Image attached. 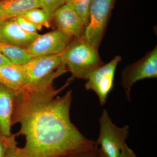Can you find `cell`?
<instances>
[{"mask_svg": "<svg viewBox=\"0 0 157 157\" xmlns=\"http://www.w3.org/2000/svg\"><path fill=\"white\" fill-rule=\"evenodd\" d=\"M157 77V46L137 61L126 67L121 74V84L126 98L131 101L130 93L133 85L145 78Z\"/></svg>", "mask_w": 157, "mask_h": 157, "instance_id": "obj_5", "label": "cell"}, {"mask_svg": "<svg viewBox=\"0 0 157 157\" xmlns=\"http://www.w3.org/2000/svg\"><path fill=\"white\" fill-rule=\"evenodd\" d=\"M121 60V57L116 56L109 63L98 67L90 73L85 84L86 89L97 94L101 106L106 104L113 88L116 70Z\"/></svg>", "mask_w": 157, "mask_h": 157, "instance_id": "obj_6", "label": "cell"}, {"mask_svg": "<svg viewBox=\"0 0 157 157\" xmlns=\"http://www.w3.org/2000/svg\"><path fill=\"white\" fill-rule=\"evenodd\" d=\"M39 34L26 32L14 18L0 22V40L27 48Z\"/></svg>", "mask_w": 157, "mask_h": 157, "instance_id": "obj_10", "label": "cell"}, {"mask_svg": "<svg viewBox=\"0 0 157 157\" xmlns=\"http://www.w3.org/2000/svg\"><path fill=\"white\" fill-rule=\"evenodd\" d=\"M0 52L16 65L23 64L32 58L26 48L1 40Z\"/></svg>", "mask_w": 157, "mask_h": 157, "instance_id": "obj_14", "label": "cell"}, {"mask_svg": "<svg viewBox=\"0 0 157 157\" xmlns=\"http://www.w3.org/2000/svg\"><path fill=\"white\" fill-rule=\"evenodd\" d=\"M100 132L96 142L107 157H119L126 144L130 131L128 126L118 127L113 123L108 113L104 109L99 118Z\"/></svg>", "mask_w": 157, "mask_h": 157, "instance_id": "obj_3", "label": "cell"}, {"mask_svg": "<svg viewBox=\"0 0 157 157\" xmlns=\"http://www.w3.org/2000/svg\"><path fill=\"white\" fill-rule=\"evenodd\" d=\"M73 39L56 29L38 35L26 48L32 58L62 53Z\"/></svg>", "mask_w": 157, "mask_h": 157, "instance_id": "obj_7", "label": "cell"}, {"mask_svg": "<svg viewBox=\"0 0 157 157\" xmlns=\"http://www.w3.org/2000/svg\"><path fill=\"white\" fill-rule=\"evenodd\" d=\"M38 1L40 8L45 10L52 19L53 18L55 12L64 5L66 0H38Z\"/></svg>", "mask_w": 157, "mask_h": 157, "instance_id": "obj_17", "label": "cell"}, {"mask_svg": "<svg viewBox=\"0 0 157 157\" xmlns=\"http://www.w3.org/2000/svg\"><path fill=\"white\" fill-rule=\"evenodd\" d=\"M57 29L73 39L83 37L85 25L76 11L67 4L62 6L54 14Z\"/></svg>", "mask_w": 157, "mask_h": 157, "instance_id": "obj_9", "label": "cell"}, {"mask_svg": "<svg viewBox=\"0 0 157 157\" xmlns=\"http://www.w3.org/2000/svg\"><path fill=\"white\" fill-rule=\"evenodd\" d=\"M17 93L0 84V134L5 137L12 134V117Z\"/></svg>", "mask_w": 157, "mask_h": 157, "instance_id": "obj_11", "label": "cell"}, {"mask_svg": "<svg viewBox=\"0 0 157 157\" xmlns=\"http://www.w3.org/2000/svg\"><path fill=\"white\" fill-rule=\"evenodd\" d=\"M12 63L0 52V66L12 64Z\"/></svg>", "mask_w": 157, "mask_h": 157, "instance_id": "obj_23", "label": "cell"}, {"mask_svg": "<svg viewBox=\"0 0 157 157\" xmlns=\"http://www.w3.org/2000/svg\"><path fill=\"white\" fill-rule=\"evenodd\" d=\"M17 136L16 134H12L6 157H26L23 151L22 147L17 146V142L16 140Z\"/></svg>", "mask_w": 157, "mask_h": 157, "instance_id": "obj_20", "label": "cell"}, {"mask_svg": "<svg viewBox=\"0 0 157 157\" xmlns=\"http://www.w3.org/2000/svg\"><path fill=\"white\" fill-rule=\"evenodd\" d=\"M61 61L73 77L86 81L94 70L104 64L98 49L84 36L71 41L62 54Z\"/></svg>", "mask_w": 157, "mask_h": 157, "instance_id": "obj_2", "label": "cell"}, {"mask_svg": "<svg viewBox=\"0 0 157 157\" xmlns=\"http://www.w3.org/2000/svg\"><path fill=\"white\" fill-rule=\"evenodd\" d=\"M62 53L32 58L25 63L19 65L26 86L39 83L59 67L62 65Z\"/></svg>", "mask_w": 157, "mask_h": 157, "instance_id": "obj_8", "label": "cell"}, {"mask_svg": "<svg viewBox=\"0 0 157 157\" xmlns=\"http://www.w3.org/2000/svg\"><path fill=\"white\" fill-rule=\"evenodd\" d=\"M17 23L24 30L29 33H38V31L42 30L43 27L38 25L36 24L31 22L29 21L24 18L22 16H19L14 18Z\"/></svg>", "mask_w": 157, "mask_h": 157, "instance_id": "obj_19", "label": "cell"}, {"mask_svg": "<svg viewBox=\"0 0 157 157\" xmlns=\"http://www.w3.org/2000/svg\"><path fill=\"white\" fill-rule=\"evenodd\" d=\"M119 157H137V156L133 150L129 148L126 144L122 148Z\"/></svg>", "mask_w": 157, "mask_h": 157, "instance_id": "obj_22", "label": "cell"}, {"mask_svg": "<svg viewBox=\"0 0 157 157\" xmlns=\"http://www.w3.org/2000/svg\"><path fill=\"white\" fill-rule=\"evenodd\" d=\"M37 8H40L38 0H0V22L21 16Z\"/></svg>", "mask_w": 157, "mask_h": 157, "instance_id": "obj_12", "label": "cell"}, {"mask_svg": "<svg viewBox=\"0 0 157 157\" xmlns=\"http://www.w3.org/2000/svg\"><path fill=\"white\" fill-rule=\"evenodd\" d=\"M114 0H92L89 10V21L85 27L84 38L98 49L103 37Z\"/></svg>", "mask_w": 157, "mask_h": 157, "instance_id": "obj_4", "label": "cell"}, {"mask_svg": "<svg viewBox=\"0 0 157 157\" xmlns=\"http://www.w3.org/2000/svg\"><path fill=\"white\" fill-rule=\"evenodd\" d=\"M67 72L60 66L39 83L26 86L17 93L12 125H20L16 135L25 137L22 149L26 157H63L94 143L70 120L72 91L59 95L74 77L59 88L54 86L55 79Z\"/></svg>", "mask_w": 157, "mask_h": 157, "instance_id": "obj_1", "label": "cell"}, {"mask_svg": "<svg viewBox=\"0 0 157 157\" xmlns=\"http://www.w3.org/2000/svg\"><path fill=\"white\" fill-rule=\"evenodd\" d=\"M99 147L95 141L94 143L87 148L72 152L63 157H99Z\"/></svg>", "mask_w": 157, "mask_h": 157, "instance_id": "obj_18", "label": "cell"}, {"mask_svg": "<svg viewBox=\"0 0 157 157\" xmlns=\"http://www.w3.org/2000/svg\"><path fill=\"white\" fill-rule=\"evenodd\" d=\"M0 84L17 92L24 89L26 84L19 65L0 66Z\"/></svg>", "mask_w": 157, "mask_h": 157, "instance_id": "obj_13", "label": "cell"}, {"mask_svg": "<svg viewBox=\"0 0 157 157\" xmlns=\"http://www.w3.org/2000/svg\"><path fill=\"white\" fill-rule=\"evenodd\" d=\"M12 135L9 137H5L0 134V157H6Z\"/></svg>", "mask_w": 157, "mask_h": 157, "instance_id": "obj_21", "label": "cell"}, {"mask_svg": "<svg viewBox=\"0 0 157 157\" xmlns=\"http://www.w3.org/2000/svg\"><path fill=\"white\" fill-rule=\"evenodd\" d=\"M22 17L36 24L49 28L51 20L48 13L40 8H34L27 11Z\"/></svg>", "mask_w": 157, "mask_h": 157, "instance_id": "obj_15", "label": "cell"}, {"mask_svg": "<svg viewBox=\"0 0 157 157\" xmlns=\"http://www.w3.org/2000/svg\"><path fill=\"white\" fill-rule=\"evenodd\" d=\"M92 0H66L65 4L72 7L79 15L85 27L89 21V10Z\"/></svg>", "mask_w": 157, "mask_h": 157, "instance_id": "obj_16", "label": "cell"}, {"mask_svg": "<svg viewBox=\"0 0 157 157\" xmlns=\"http://www.w3.org/2000/svg\"><path fill=\"white\" fill-rule=\"evenodd\" d=\"M99 157H107L99 147Z\"/></svg>", "mask_w": 157, "mask_h": 157, "instance_id": "obj_24", "label": "cell"}]
</instances>
